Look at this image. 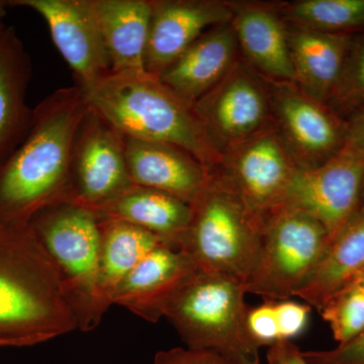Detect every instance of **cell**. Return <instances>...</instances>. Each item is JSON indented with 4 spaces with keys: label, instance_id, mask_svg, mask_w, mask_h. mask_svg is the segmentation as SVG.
Here are the masks:
<instances>
[{
    "label": "cell",
    "instance_id": "obj_1",
    "mask_svg": "<svg viewBox=\"0 0 364 364\" xmlns=\"http://www.w3.org/2000/svg\"><path fill=\"white\" fill-rule=\"evenodd\" d=\"M85 111L76 85L54 91L33 109L25 139L0 165V223L28 225L40 210L69 202L72 147Z\"/></svg>",
    "mask_w": 364,
    "mask_h": 364
},
{
    "label": "cell",
    "instance_id": "obj_2",
    "mask_svg": "<svg viewBox=\"0 0 364 364\" xmlns=\"http://www.w3.org/2000/svg\"><path fill=\"white\" fill-rule=\"evenodd\" d=\"M76 329L59 273L32 230L0 223V347L33 346Z\"/></svg>",
    "mask_w": 364,
    "mask_h": 364
},
{
    "label": "cell",
    "instance_id": "obj_3",
    "mask_svg": "<svg viewBox=\"0 0 364 364\" xmlns=\"http://www.w3.org/2000/svg\"><path fill=\"white\" fill-rule=\"evenodd\" d=\"M85 104L122 135L139 140L171 144L188 151L207 168L221 167L223 154L193 105L144 73H112L82 91Z\"/></svg>",
    "mask_w": 364,
    "mask_h": 364
},
{
    "label": "cell",
    "instance_id": "obj_4",
    "mask_svg": "<svg viewBox=\"0 0 364 364\" xmlns=\"http://www.w3.org/2000/svg\"><path fill=\"white\" fill-rule=\"evenodd\" d=\"M243 282L196 269L163 304L186 347L214 352L229 364H260V347L247 329Z\"/></svg>",
    "mask_w": 364,
    "mask_h": 364
},
{
    "label": "cell",
    "instance_id": "obj_5",
    "mask_svg": "<svg viewBox=\"0 0 364 364\" xmlns=\"http://www.w3.org/2000/svg\"><path fill=\"white\" fill-rule=\"evenodd\" d=\"M191 207L179 250L202 272L245 282L259 256L264 222L254 214L219 170Z\"/></svg>",
    "mask_w": 364,
    "mask_h": 364
},
{
    "label": "cell",
    "instance_id": "obj_6",
    "mask_svg": "<svg viewBox=\"0 0 364 364\" xmlns=\"http://www.w3.org/2000/svg\"><path fill=\"white\" fill-rule=\"evenodd\" d=\"M28 226L59 273L78 329H95L102 321L97 306L100 218L90 208L60 203L40 210Z\"/></svg>",
    "mask_w": 364,
    "mask_h": 364
},
{
    "label": "cell",
    "instance_id": "obj_7",
    "mask_svg": "<svg viewBox=\"0 0 364 364\" xmlns=\"http://www.w3.org/2000/svg\"><path fill=\"white\" fill-rule=\"evenodd\" d=\"M331 236L312 215L284 205L268 215L257 262L244 282L246 293L268 301L296 296L323 260Z\"/></svg>",
    "mask_w": 364,
    "mask_h": 364
},
{
    "label": "cell",
    "instance_id": "obj_8",
    "mask_svg": "<svg viewBox=\"0 0 364 364\" xmlns=\"http://www.w3.org/2000/svg\"><path fill=\"white\" fill-rule=\"evenodd\" d=\"M134 186L124 136L86 105L72 147L68 203L97 212Z\"/></svg>",
    "mask_w": 364,
    "mask_h": 364
},
{
    "label": "cell",
    "instance_id": "obj_9",
    "mask_svg": "<svg viewBox=\"0 0 364 364\" xmlns=\"http://www.w3.org/2000/svg\"><path fill=\"white\" fill-rule=\"evenodd\" d=\"M299 166L273 126L223 153L219 171L265 222L287 202Z\"/></svg>",
    "mask_w": 364,
    "mask_h": 364
},
{
    "label": "cell",
    "instance_id": "obj_10",
    "mask_svg": "<svg viewBox=\"0 0 364 364\" xmlns=\"http://www.w3.org/2000/svg\"><path fill=\"white\" fill-rule=\"evenodd\" d=\"M272 126L301 169L320 166L344 147L346 121L294 82L267 81Z\"/></svg>",
    "mask_w": 364,
    "mask_h": 364
},
{
    "label": "cell",
    "instance_id": "obj_11",
    "mask_svg": "<svg viewBox=\"0 0 364 364\" xmlns=\"http://www.w3.org/2000/svg\"><path fill=\"white\" fill-rule=\"evenodd\" d=\"M193 109L222 154L272 126L267 81L242 58Z\"/></svg>",
    "mask_w": 364,
    "mask_h": 364
},
{
    "label": "cell",
    "instance_id": "obj_12",
    "mask_svg": "<svg viewBox=\"0 0 364 364\" xmlns=\"http://www.w3.org/2000/svg\"><path fill=\"white\" fill-rule=\"evenodd\" d=\"M7 4L28 7L44 18L79 90H90L111 75L95 0H9Z\"/></svg>",
    "mask_w": 364,
    "mask_h": 364
},
{
    "label": "cell",
    "instance_id": "obj_13",
    "mask_svg": "<svg viewBox=\"0 0 364 364\" xmlns=\"http://www.w3.org/2000/svg\"><path fill=\"white\" fill-rule=\"evenodd\" d=\"M364 162L346 148L320 166L299 169L287 202L320 222L331 238L361 208Z\"/></svg>",
    "mask_w": 364,
    "mask_h": 364
},
{
    "label": "cell",
    "instance_id": "obj_14",
    "mask_svg": "<svg viewBox=\"0 0 364 364\" xmlns=\"http://www.w3.org/2000/svg\"><path fill=\"white\" fill-rule=\"evenodd\" d=\"M233 18L232 2L152 0L145 70L159 77L203 33Z\"/></svg>",
    "mask_w": 364,
    "mask_h": 364
},
{
    "label": "cell",
    "instance_id": "obj_15",
    "mask_svg": "<svg viewBox=\"0 0 364 364\" xmlns=\"http://www.w3.org/2000/svg\"><path fill=\"white\" fill-rule=\"evenodd\" d=\"M124 140L127 164L135 186L156 189L193 205L212 177V170L177 146L126 136Z\"/></svg>",
    "mask_w": 364,
    "mask_h": 364
},
{
    "label": "cell",
    "instance_id": "obj_16",
    "mask_svg": "<svg viewBox=\"0 0 364 364\" xmlns=\"http://www.w3.org/2000/svg\"><path fill=\"white\" fill-rule=\"evenodd\" d=\"M241 58L270 82H294L287 25L275 4L232 2Z\"/></svg>",
    "mask_w": 364,
    "mask_h": 364
},
{
    "label": "cell",
    "instance_id": "obj_17",
    "mask_svg": "<svg viewBox=\"0 0 364 364\" xmlns=\"http://www.w3.org/2000/svg\"><path fill=\"white\" fill-rule=\"evenodd\" d=\"M240 59L238 41L230 21L203 33L158 78L193 107Z\"/></svg>",
    "mask_w": 364,
    "mask_h": 364
},
{
    "label": "cell",
    "instance_id": "obj_18",
    "mask_svg": "<svg viewBox=\"0 0 364 364\" xmlns=\"http://www.w3.org/2000/svg\"><path fill=\"white\" fill-rule=\"evenodd\" d=\"M198 268L181 250L157 246L124 277L112 298V305L124 306L148 322L161 318L164 301Z\"/></svg>",
    "mask_w": 364,
    "mask_h": 364
},
{
    "label": "cell",
    "instance_id": "obj_19",
    "mask_svg": "<svg viewBox=\"0 0 364 364\" xmlns=\"http://www.w3.org/2000/svg\"><path fill=\"white\" fill-rule=\"evenodd\" d=\"M32 61L11 26L0 36V165L23 142L30 130L33 109L26 104Z\"/></svg>",
    "mask_w": 364,
    "mask_h": 364
},
{
    "label": "cell",
    "instance_id": "obj_20",
    "mask_svg": "<svg viewBox=\"0 0 364 364\" xmlns=\"http://www.w3.org/2000/svg\"><path fill=\"white\" fill-rule=\"evenodd\" d=\"M354 35L316 32L287 25L294 83L327 104L338 85Z\"/></svg>",
    "mask_w": 364,
    "mask_h": 364
},
{
    "label": "cell",
    "instance_id": "obj_21",
    "mask_svg": "<svg viewBox=\"0 0 364 364\" xmlns=\"http://www.w3.org/2000/svg\"><path fill=\"white\" fill-rule=\"evenodd\" d=\"M100 219L117 220L155 235L167 247L179 250L191 220V207L176 196L135 186L95 212Z\"/></svg>",
    "mask_w": 364,
    "mask_h": 364
},
{
    "label": "cell",
    "instance_id": "obj_22",
    "mask_svg": "<svg viewBox=\"0 0 364 364\" xmlns=\"http://www.w3.org/2000/svg\"><path fill=\"white\" fill-rule=\"evenodd\" d=\"M112 73H144L152 0H95Z\"/></svg>",
    "mask_w": 364,
    "mask_h": 364
},
{
    "label": "cell",
    "instance_id": "obj_23",
    "mask_svg": "<svg viewBox=\"0 0 364 364\" xmlns=\"http://www.w3.org/2000/svg\"><path fill=\"white\" fill-rule=\"evenodd\" d=\"M364 272V207L332 237L327 253L296 296L320 312L326 304Z\"/></svg>",
    "mask_w": 364,
    "mask_h": 364
},
{
    "label": "cell",
    "instance_id": "obj_24",
    "mask_svg": "<svg viewBox=\"0 0 364 364\" xmlns=\"http://www.w3.org/2000/svg\"><path fill=\"white\" fill-rule=\"evenodd\" d=\"M100 228L97 306L98 316L102 318L124 277L150 251L163 243L146 230L117 220L100 218Z\"/></svg>",
    "mask_w": 364,
    "mask_h": 364
},
{
    "label": "cell",
    "instance_id": "obj_25",
    "mask_svg": "<svg viewBox=\"0 0 364 364\" xmlns=\"http://www.w3.org/2000/svg\"><path fill=\"white\" fill-rule=\"evenodd\" d=\"M287 25L328 33H364V0H298L275 4Z\"/></svg>",
    "mask_w": 364,
    "mask_h": 364
},
{
    "label": "cell",
    "instance_id": "obj_26",
    "mask_svg": "<svg viewBox=\"0 0 364 364\" xmlns=\"http://www.w3.org/2000/svg\"><path fill=\"white\" fill-rule=\"evenodd\" d=\"M327 105L344 119L364 107V33L352 38L338 85Z\"/></svg>",
    "mask_w": 364,
    "mask_h": 364
},
{
    "label": "cell",
    "instance_id": "obj_27",
    "mask_svg": "<svg viewBox=\"0 0 364 364\" xmlns=\"http://www.w3.org/2000/svg\"><path fill=\"white\" fill-rule=\"evenodd\" d=\"M318 313L338 344L345 343L364 330V294L355 284H349Z\"/></svg>",
    "mask_w": 364,
    "mask_h": 364
},
{
    "label": "cell",
    "instance_id": "obj_28",
    "mask_svg": "<svg viewBox=\"0 0 364 364\" xmlns=\"http://www.w3.org/2000/svg\"><path fill=\"white\" fill-rule=\"evenodd\" d=\"M246 322L249 334L258 346L270 347L280 342L275 301L264 299L261 305L249 308Z\"/></svg>",
    "mask_w": 364,
    "mask_h": 364
},
{
    "label": "cell",
    "instance_id": "obj_29",
    "mask_svg": "<svg viewBox=\"0 0 364 364\" xmlns=\"http://www.w3.org/2000/svg\"><path fill=\"white\" fill-rule=\"evenodd\" d=\"M312 306L306 303L284 299L275 301L279 338L282 341H291L305 331L309 323Z\"/></svg>",
    "mask_w": 364,
    "mask_h": 364
},
{
    "label": "cell",
    "instance_id": "obj_30",
    "mask_svg": "<svg viewBox=\"0 0 364 364\" xmlns=\"http://www.w3.org/2000/svg\"><path fill=\"white\" fill-rule=\"evenodd\" d=\"M308 364H364V330L329 350L303 351Z\"/></svg>",
    "mask_w": 364,
    "mask_h": 364
},
{
    "label": "cell",
    "instance_id": "obj_31",
    "mask_svg": "<svg viewBox=\"0 0 364 364\" xmlns=\"http://www.w3.org/2000/svg\"><path fill=\"white\" fill-rule=\"evenodd\" d=\"M153 364H229L212 351L176 348L157 352Z\"/></svg>",
    "mask_w": 364,
    "mask_h": 364
},
{
    "label": "cell",
    "instance_id": "obj_32",
    "mask_svg": "<svg viewBox=\"0 0 364 364\" xmlns=\"http://www.w3.org/2000/svg\"><path fill=\"white\" fill-rule=\"evenodd\" d=\"M346 136L344 148L364 162V107L345 119Z\"/></svg>",
    "mask_w": 364,
    "mask_h": 364
},
{
    "label": "cell",
    "instance_id": "obj_33",
    "mask_svg": "<svg viewBox=\"0 0 364 364\" xmlns=\"http://www.w3.org/2000/svg\"><path fill=\"white\" fill-rule=\"evenodd\" d=\"M267 364H308L299 350L291 341H282L268 347Z\"/></svg>",
    "mask_w": 364,
    "mask_h": 364
},
{
    "label": "cell",
    "instance_id": "obj_34",
    "mask_svg": "<svg viewBox=\"0 0 364 364\" xmlns=\"http://www.w3.org/2000/svg\"><path fill=\"white\" fill-rule=\"evenodd\" d=\"M6 7H9L7 1H6V0H0V36L2 35V33H4L6 28V26H4V18L6 14Z\"/></svg>",
    "mask_w": 364,
    "mask_h": 364
},
{
    "label": "cell",
    "instance_id": "obj_35",
    "mask_svg": "<svg viewBox=\"0 0 364 364\" xmlns=\"http://www.w3.org/2000/svg\"><path fill=\"white\" fill-rule=\"evenodd\" d=\"M351 282L352 284H355V286L358 287V289L364 294V272H361L360 274H359L355 279L352 280Z\"/></svg>",
    "mask_w": 364,
    "mask_h": 364
},
{
    "label": "cell",
    "instance_id": "obj_36",
    "mask_svg": "<svg viewBox=\"0 0 364 364\" xmlns=\"http://www.w3.org/2000/svg\"><path fill=\"white\" fill-rule=\"evenodd\" d=\"M361 207H364V181L363 188V195H361Z\"/></svg>",
    "mask_w": 364,
    "mask_h": 364
}]
</instances>
